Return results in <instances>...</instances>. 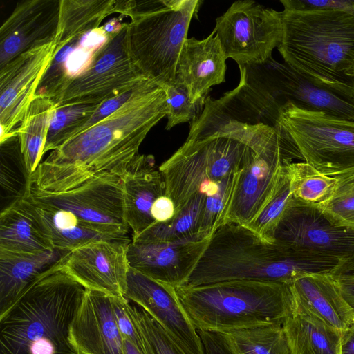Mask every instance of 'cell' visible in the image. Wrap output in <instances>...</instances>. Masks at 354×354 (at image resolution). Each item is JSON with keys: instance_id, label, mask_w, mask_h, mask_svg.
<instances>
[{"instance_id": "1", "label": "cell", "mask_w": 354, "mask_h": 354, "mask_svg": "<svg viewBox=\"0 0 354 354\" xmlns=\"http://www.w3.org/2000/svg\"><path fill=\"white\" fill-rule=\"evenodd\" d=\"M167 113L166 91L158 85L52 151L32 174V183L41 190L62 192L102 174L121 177Z\"/></svg>"}, {"instance_id": "2", "label": "cell", "mask_w": 354, "mask_h": 354, "mask_svg": "<svg viewBox=\"0 0 354 354\" xmlns=\"http://www.w3.org/2000/svg\"><path fill=\"white\" fill-rule=\"evenodd\" d=\"M339 261L276 241H266L244 225L226 223L210 236L185 285L231 280L290 284L308 274H330Z\"/></svg>"}, {"instance_id": "3", "label": "cell", "mask_w": 354, "mask_h": 354, "mask_svg": "<svg viewBox=\"0 0 354 354\" xmlns=\"http://www.w3.org/2000/svg\"><path fill=\"white\" fill-rule=\"evenodd\" d=\"M61 264L0 315V354H82L71 340L70 328L86 289Z\"/></svg>"}, {"instance_id": "4", "label": "cell", "mask_w": 354, "mask_h": 354, "mask_svg": "<svg viewBox=\"0 0 354 354\" xmlns=\"http://www.w3.org/2000/svg\"><path fill=\"white\" fill-rule=\"evenodd\" d=\"M278 50L285 63L310 81L354 95V11L281 12Z\"/></svg>"}, {"instance_id": "5", "label": "cell", "mask_w": 354, "mask_h": 354, "mask_svg": "<svg viewBox=\"0 0 354 354\" xmlns=\"http://www.w3.org/2000/svg\"><path fill=\"white\" fill-rule=\"evenodd\" d=\"M174 289L196 330L221 333L282 326L294 309L286 283L231 280Z\"/></svg>"}, {"instance_id": "6", "label": "cell", "mask_w": 354, "mask_h": 354, "mask_svg": "<svg viewBox=\"0 0 354 354\" xmlns=\"http://www.w3.org/2000/svg\"><path fill=\"white\" fill-rule=\"evenodd\" d=\"M235 96L243 108L263 122H274L287 102L313 112L354 121V95L315 84L272 57L261 64H239Z\"/></svg>"}, {"instance_id": "7", "label": "cell", "mask_w": 354, "mask_h": 354, "mask_svg": "<svg viewBox=\"0 0 354 354\" xmlns=\"http://www.w3.org/2000/svg\"><path fill=\"white\" fill-rule=\"evenodd\" d=\"M199 0L118 1L117 12L129 16L131 55L140 71L165 89L176 69Z\"/></svg>"}, {"instance_id": "8", "label": "cell", "mask_w": 354, "mask_h": 354, "mask_svg": "<svg viewBox=\"0 0 354 354\" xmlns=\"http://www.w3.org/2000/svg\"><path fill=\"white\" fill-rule=\"evenodd\" d=\"M251 153L252 149L239 140L197 119L191 122L186 141L159 167L175 214L209 183L239 171Z\"/></svg>"}, {"instance_id": "9", "label": "cell", "mask_w": 354, "mask_h": 354, "mask_svg": "<svg viewBox=\"0 0 354 354\" xmlns=\"http://www.w3.org/2000/svg\"><path fill=\"white\" fill-rule=\"evenodd\" d=\"M279 123L305 162L321 173L335 177L354 171V121L287 102L281 108Z\"/></svg>"}, {"instance_id": "10", "label": "cell", "mask_w": 354, "mask_h": 354, "mask_svg": "<svg viewBox=\"0 0 354 354\" xmlns=\"http://www.w3.org/2000/svg\"><path fill=\"white\" fill-rule=\"evenodd\" d=\"M129 23H122L91 55L87 66L68 83L56 106L101 104L147 79L135 64L128 41Z\"/></svg>"}, {"instance_id": "11", "label": "cell", "mask_w": 354, "mask_h": 354, "mask_svg": "<svg viewBox=\"0 0 354 354\" xmlns=\"http://www.w3.org/2000/svg\"><path fill=\"white\" fill-rule=\"evenodd\" d=\"M213 30L227 59L238 65L261 64L281 43V12L252 0L236 1L216 19Z\"/></svg>"}, {"instance_id": "12", "label": "cell", "mask_w": 354, "mask_h": 354, "mask_svg": "<svg viewBox=\"0 0 354 354\" xmlns=\"http://www.w3.org/2000/svg\"><path fill=\"white\" fill-rule=\"evenodd\" d=\"M36 203L73 214L80 220L127 237L129 231L124 217L121 177L105 173L66 192H50L32 183L27 196Z\"/></svg>"}, {"instance_id": "13", "label": "cell", "mask_w": 354, "mask_h": 354, "mask_svg": "<svg viewBox=\"0 0 354 354\" xmlns=\"http://www.w3.org/2000/svg\"><path fill=\"white\" fill-rule=\"evenodd\" d=\"M274 241L344 260L354 254V229L337 226L315 205L292 196L274 233Z\"/></svg>"}, {"instance_id": "14", "label": "cell", "mask_w": 354, "mask_h": 354, "mask_svg": "<svg viewBox=\"0 0 354 354\" xmlns=\"http://www.w3.org/2000/svg\"><path fill=\"white\" fill-rule=\"evenodd\" d=\"M293 158L303 159L296 147H279L260 153L252 150L241 169L235 174L219 226L226 223L246 226L265 204L282 167L292 162Z\"/></svg>"}, {"instance_id": "15", "label": "cell", "mask_w": 354, "mask_h": 354, "mask_svg": "<svg viewBox=\"0 0 354 354\" xmlns=\"http://www.w3.org/2000/svg\"><path fill=\"white\" fill-rule=\"evenodd\" d=\"M55 48L54 41L35 47L0 68V140L17 133Z\"/></svg>"}, {"instance_id": "16", "label": "cell", "mask_w": 354, "mask_h": 354, "mask_svg": "<svg viewBox=\"0 0 354 354\" xmlns=\"http://www.w3.org/2000/svg\"><path fill=\"white\" fill-rule=\"evenodd\" d=\"M124 297L157 321L185 354H205L201 337L174 286L160 283L129 267Z\"/></svg>"}, {"instance_id": "17", "label": "cell", "mask_w": 354, "mask_h": 354, "mask_svg": "<svg viewBox=\"0 0 354 354\" xmlns=\"http://www.w3.org/2000/svg\"><path fill=\"white\" fill-rule=\"evenodd\" d=\"M130 239L99 241L71 250L62 269L86 290L112 297H124L129 264Z\"/></svg>"}, {"instance_id": "18", "label": "cell", "mask_w": 354, "mask_h": 354, "mask_svg": "<svg viewBox=\"0 0 354 354\" xmlns=\"http://www.w3.org/2000/svg\"><path fill=\"white\" fill-rule=\"evenodd\" d=\"M210 236H196L174 242H140L127 246L129 266L162 283L174 287L187 283L205 251Z\"/></svg>"}, {"instance_id": "19", "label": "cell", "mask_w": 354, "mask_h": 354, "mask_svg": "<svg viewBox=\"0 0 354 354\" xmlns=\"http://www.w3.org/2000/svg\"><path fill=\"white\" fill-rule=\"evenodd\" d=\"M60 0L19 1L0 27V68L21 53L54 41Z\"/></svg>"}, {"instance_id": "20", "label": "cell", "mask_w": 354, "mask_h": 354, "mask_svg": "<svg viewBox=\"0 0 354 354\" xmlns=\"http://www.w3.org/2000/svg\"><path fill=\"white\" fill-rule=\"evenodd\" d=\"M111 297L85 290L70 328L71 340L82 354H124Z\"/></svg>"}, {"instance_id": "21", "label": "cell", "mask_w": 354, "mask_h": 354, "mask_svg": "<svg viewBox=\"0 0 354 354\" xmlns=\"http://www.w3.org/2000/svg\"><path fill=\"white\" fill-rule=\"evenodd\" d=\"M125 221L137 236L156 221L151 213L155 201L166 194L164 177L152 155H136L121 176Z\"/></svg>"}, {"instance_id": "22", "label": "cell", "mask_w": 354, "mask_h": 354, "mask_svg": "<svg viewBox=\"0 0 354 354\" xmlns=\"http://www.w3.org/2000/svg\"><path fill=\"white\" fill-rule=\"evenodd\" d=\"M214 30L203 39H187L176 69V81L187 89L193 102L206 96L213 86L225 82L226 61Z\"/></svg>"}, {"instance_id": "23", "label": "cell", "mask_w": 354, "mask_h": 354, "mask_svg": "<svg viewBox=\"0 0 354 354\" xmlns=\"http://www.w3.org/2000/svg\"><path fill=\"white\" fill-rule=\"evenodd\" d=\"M290 287L293 313L312 315L341 331L354 325V312L343 299L330 274H308L297 279Z\"/></svg>"}, {"instance_id": "24", "label": "cell", "mask_w": 354, "mask_h": 354, "mask_svg": "<svg viewBox=\"0 0 354 354\" xmlns=\"http://www.w3.org/2000/svg\"><path fill=\"white\" fill-rule=\"evenodd\" d=\"M71 250L53 248L37 253L0 250V315L41 275L60 265Z\"/></svg>"}, {"instance_id": "25", "label": "cell", "mask_w": 354, "mask_h": 354, "mask_svg": "<svg viewBox=\"0 0 354 354\" xmlns=\"http://www.w3.org/2000/svg\"><path fill=\"white\" fill-rule=\"evenodd\" d=\"M40 217L28 198L16 201L0 214V250L37 253L53 249Z\"/></svg>"}, {"instance_id": "26", "label": "cell", "mask_w": 354, "mask_h": 354, "mask_svg": "<svg viewBox=\"0 0 354 354\" xmlns=\"http://www.w3.org/2000/svg\"><path fill=\"white\" fill-rule=\"evenodd\" d=\"M28 198L36 209L54 248L72 250L99 241L129 239L128 236L84 222L67 211Z\"/></svg>"}, {"instance_id": "27", "label": "cell", "mask_w": 354, "mask_h": 354, "mask_svg": "<svg viewBox=\"0 0 354 354\" xmlns=\"http://www.w3.org/2000/svg\"><path fill=\"white\" fill-rule=\"evenodd\" d=\"M282 326L292 354H340L343 331L312 315L294 312Z\"/></svg>"}, {"instance_id": "28", "label": "cell", "mask_w": 354, "mask_h": 354, "mask_svg": "<svg viewBox=\"0 0 354 354\" xmlns=\"http://www.w3.org/2000/svg\"><path fill=\"white\" fill-rule=\"evenodd\" d=\"M116 5L115 0H60L55 50L99 28L107 16L116 12Z\"/></svg>"}, {"instance_id": "29", "label": "cell", "mask_w": 354, "mask_h": 354, "mask_svg": "<svg viewBox=\"0 0 354 354\" xmlns=\"http://www.w3.org/2000/svg\"><path fill=\"white\" fill-rule=\"evenodd\" d=\"M55 104L48 97L36 95L17 129L27 168L32 175L40 164L48 127Z\"/></svg>"}, {"instance_id": "30", "label": "cell", "mask_w": 354, "mask_h": 354, "mask_svg": "<svg viewBox=\"0 0 354 354\" xmlns=\"http://www.w3.org/2000/svg\"><path fill=\"white\" fill-rule=\"evenodd\" d=\"M31 176L21 151L18 134L1 140L0 187L1 197L8 202L6 207L28 196Z\"/></svg>"}, {"instance_id": "31", "label": "cell", "mask_w": 354, "mask_h": 354, "mask_svg": "<svg viewBox=\"0 0 354 354\" xmlns=\"http://www.w3.org/2000/svg\"><path fill=\"white\" fill-rule=\"evenodd\" d=\"M206 195L198 193L174 216L167 222H155L132 241L174 242L196 236L199 231Z\"/></svg>"}, {"instance_id": "32", "label": "cell", "mask_w": 354, "mask_h": 354, "mask_svg": "<svg viewBox=\"0 0 354 354\" xmlns=\"http://www.w3.org/2000/svg\"><path fill=\"white\" fill-rule=\"evenodd\" d=\"M217 333L230 354H292L281 326Z\"/></svg>"}, {"instance_id": "33", "label": "cell", "mask_w": 354, "mask_h": 354, "mask_svg": "<svg viewBox=\"0 0 354 354\" xmlns=\"http://www.w3.org/2000/svg\"><path fill=\"white\" fill-rule=\"evenodd\" d=\"M292 196L310 205H319L328 201L334 194L337 180L325 175L306 162L286 165Z\"/></svg>"}, {"instance_id": "34", "label": "cell", "mask_w": 354, "mask_h": 354, "mask_svg": "<svg viewBox=\"0 0 354 354\" xmlns=\"http://www.w3.org/2000/svg\"><path fill=\"white\" fill-rule=\"evenodd\" d=\"M100 104L56 106L51 115L43 156L77 135Z\"/></svg>"}, {"instance_id": "35", "label": "cell", "mask_w": 354, "mask_h": 354, "mask_svg": "<svg viewBox=\"0 0 354 354\" xmlns=\"http://www.w3.org/2000/svg\"><path fill=\"white\" fill-rule=\"evenodd\" d=\"M286 165L282 167L265 204L257 216L245 226L268 242L274 241L273 236L275 229L292 198Z\"/></svg>"}, {"instance_id": "36", "label": "cell", "mask_w": 354, "mask_h": 354, "mask_svg": "<svg viewBox=\"0 0 354 354\" xmlns=\"http://www.w3.org/2000/svg\"><path fill=\"white\" fill-rule=\"evenodd\" d=\"M335 178L337 186L333 196L316 206L335 225L354 229V171Z\"/></svg>"}, {"instance_id": "37", "label": "cell", "mask_w": 354, "mask_h": 354, "mask_svg": "<svg viewBox=\"0 0 354 354\" xmlns=\"http://www.w3.org/2000/svg\"><path fill=\"white\" fill-rule=\"evenodd\" d=\"M131 313L142 337L147 354H185L142 308L131 305Z\"/></svg>"}, {"instance_id": "38", "label": "cell", "mask_w": 354, "mask_h": 354, "mask_svg": "<svg viewBox=\"0 0 354 354\" xmlns=\"http://www.w3.org/2000/svg\"><path fill=\"white\" fill-rule=\"evenodd\" d=\"M167 104V123L165 129L183 122H192L203 112L206 96L193 102L187 88L181 83L175 82L165 88Z\"/></svg>"}, {"instance_id": "39", "label": "cell", "mask_w": 354, "mask_h": 354, "mask_svg": "<svg viewBox=\"0 0 354 354\" xmlns=\"http://www.w3.org/2000/svg\"><path fill=\"white\" fill-rule=\"evenodd\" d=\"M235 174L222 180L216 194L206 196L198 233L211 236L213 232L219 227L222 215L233 188Z\"/></svg>"}, {"instance_id": "40", "label": "cell", "mask_w": 354, "mask_h": 354, "mask_svg": "<svg viewBox=\"0 0 354 354\" xmlns=\"http://www.w3.org/2000/svg\"><path fill=\"white\" fill-rule=\"evenodd\" d=\"M115 321L123 339L133 344L142 354H147L144 342L131 313L129 300L124 297H111Z\"/></svg>"}, {"instance_id": "41", "label": "cell", "mask_w": 354, "mask_h": 354, "mask_svg": "<svg viewBox=\"0 0 354 354\" xmlns=\"http://www.w3.org/2000/svg\"><path fill=\"white\" fill-rule=\"evenodd\" d=\"M284 9L315 10V9H342L354 11V1H305L282 0Z\"/></svg>"}, {"instance_id": "42", "label": "cell", "mask_w": 354, "mask_h": 354, "mask_svg": "<svg viewBox=\"0 0 354 354\" xmlns=\"http://www.w3.org/2000/svg\"><path fill=\"white\" fill-rule=\"evenodd\" d=\"M176 208L172 200L166 195L158 198L153 203L151 213L156 222H167L175 215Z\"/></svg>"}, {"instance_id": "43", "label": "cell", "mask_w": 354, "mask_h": 354, "mask_svg": "<svg viewBox=\"0 0 354 354\" xmlns=\"http://www.w3.org/2000/svg\"><path fill=\"white\" fill-rule=\"evenodd\" d=\"M205 354H230L226 346L217 333L197 330Z\"/></svg>"}, {"instance_id": "44", "label": "cell", "mask_w": 354, "mask_h": 354, "mask_svg": "<svg viewBox=\"0 0 354 354\" xmlns=\"http://www.w3.org/2000/svg\"><path fill=\"white\" fill-rule=\"evenodd\" d=\"M333 279L343 299L354 312V277Z\"/></svg>"}, {"instance_id": "45", "label": "cell", "mask_w": 354, "mask_h": 354, "mask_svg": "<svg viewBox=\"0 0 354 354\" xmlns=\"http://www.w3.org/2000/svg\"><path fill=\"white\" fill-rule=\"evenodd\" d=\"M330 275L333 278L354 277V254L340 261Z\"/></svg>"}, {"instance_id": "46", "label": "cell", "mask_w": 354, "mask_h": 354, "mask_svg": "<svg viewBox=\"0 0 354 354\" xmlns=\"http://www.w3.org/2000/svg\"><path fill=\"white\" fill-rule=\"evenodd\" d=\"M340 354H354V325L342 332Z\"/></svg>"}, {"instance_id": "47", "label": "cell", "mask_w": 354, "mask_h": 354, "mask_svg": "<svg viewBox=\"0 0 354 354\" xmlns=\"http://www.w3.org/2000/svg\"><path fill=\"white\" fill-rule=\"evenodd\" d=\"M124 354H142V353L130 342L124 339Z\"/></svg>"}]
</instances>
